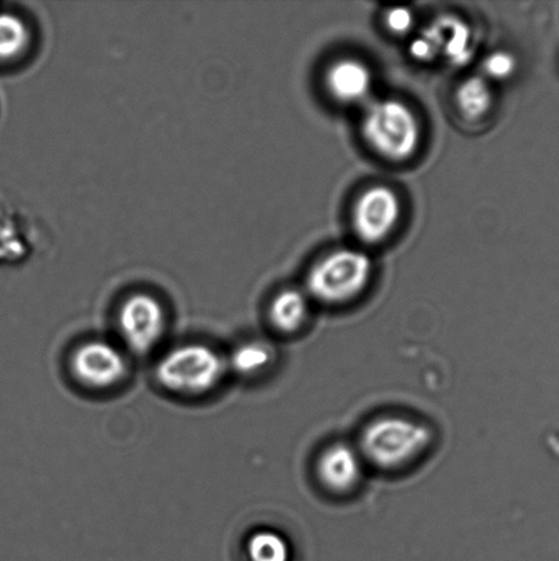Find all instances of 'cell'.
I'll use <instances>...</instances> for the list:
<instances>
[{
  "label": "cell",
  "instance_id": "7",
  "mask_svg": "<svg viewBox=\"0 0 559 561\" xmlns=\"http://www.w3.org/2000/svg\"><path fill=\"white\" fill-rule=\"evenodd\" d=\"M71 370L82 385L108 389L118 385L128 371L123 352L106 341H88L71 357Z\"/></svg>",
  "mask_w": 559,
  "mask_h": 561
},
{
  "label": "cell",
  "instance_id": "17",
  "mask_svg": "<svg viewBox=\"0 0 559 561\" xmlns=\"http://www.w3.org/2000/svg\"><path fill=\"white\" fill-rule=\"evenodd\" d=\"M385 24L394 35H407L415 25V14L409 8H393L387 11Z\"/></svg>",
  "mask_w": 559,
  "mask_h": 561
},
{
  "label": "cell",
  "instance_id": "4",
  "mask_svg": "<svg viewBox=\"0 0 559 561\" xmlns=\"http://www.w3.org/2000/svg\"><path fill=\"white\" fill-rule=\"evenodd\" d=\"M224 370L226 363L211 346L186 344L159 360L156 378L163 388L174 393L200 396L218 387Z\"/></svg>",
  "mask_w": 559,
  "mask_h": 561
},
{
  "label": "cell",
  "instance_id": "8",
  "mask_svg": "<svg viewBox=\"0 0 559 561\" xmlns=\"http://www.w3.org/2000/svg\"><path fill=\"white\" fill-rule=\"evenodd\" d=\"M364 459L359 448L347 443H334L317 459L316 474L328 492L348 494L363 478Z\"/></svg>",
  "mask_w": 559,
  "mask_h": 561
},
{
  "label": "cell",
  "instance_id": "14",
  "mask_svg": "<svg viewBox=\"0 0 559 561\" xmlns=\"http://www.w3.org/2000/svg\"><path fill=\"white\" fill-rule=\"evenodd\" d=\"M276 352L265 341H249L235 348L230 357V366L241 376H255L272 365Z\"/></svg>",
  "mask_w": 559,
  "mask_h": 561
},
{
  "label": "cell",
  "instance_id": "1",
  "mask_svg": "<svg viewBox=\"0 0 559 561\" xmlns=\"http://www.w3.org/2000/svg\"><path fill=\"white\" fill-rule=\"evenodd\" d=\"M432 443L424 423L399 415H385L366 423L359 450L364 461L381 470H398L423 455Z\"/></svg>",
  "mask_w": 559,
  "mask_h": 561
},
{
  "label": "cell",
  "instance_id": "2",
  "mask_svg": "<svg viewBox=\"0 0 559 561\" xmlns=\"http://www.w3.org/2000/svg\"><path fill=\"white\" fill-rule=\"evenodd\" d=\"M363 136L372 150L387 161L405 162L419 150L420 121L407 103L381 99L365 110Z\"/></svg>",
  "mask_w": 559,
  "mask_h": 561
},
{
  "label": "cell",
  "instance_id": "10",
  "mask_svg": "<svg viewBox=\"0 0 559 561\" xmlns=\"http://www.w3.org/2000/svg\"><path fill=\"white\" fill-rule=\"evenodd\" d=\"M434 42L440 57L462 68L474 57V33L467 22L457 16L443 15L424 31Z\"/></svg>",
  "mask_w": 559,
  "mask_h": 561
},
{
  "label": "cell",
  "instance_id": "9",
  "mask_svg": "<svg viewBox=\"0 0 559 561\" xmlns=\"http://www.w3.org/2000/svg\"><path fill=\"white\" fill-rule=\"evenodd\" d=\"M374 76L369 65L356 58L338 59L328 68L326 87L334 101L358 104L370 96Z\"/></svg>",
  "mask_w": 559,
  "mask_h": 561
},
{
  "label": "cell",
  "instance_id": "3",
  "mask_svg": "<svg viewBox=\"0 0 559 561\" xmlns=\"http://www.w3.org/2000/svg\"><path fill=\"white\" fill-rule=\"evenodd\" d=\"M374 273L371 257L363 251L339 249L322 257L306 278L308 296L327 306L358 299Z\"/></svg>",
  "mask_w": 559,
  "mask_h": 561
},
{
  "label": "cell",
  "instance_id": "5",
  "mask_svg": "<svg viewBox=\"0 0 559 561\" xmlns=\"http://www.w3.org/2000/svg\"><path fill=\"white\" fill-rule=\"evenodd\" d=\"M403 203L396 191L387 185L365 190L356 202L352 224L356 236L365 244H380L397 228Z\"/></svg>",
  "mask_w": 559,
  "mask_h": 561
},
{
  "label": "cell",
  "instance_id": "16",
  "mask_svg": "<svg viewBox=\"0 0 559 561\" xmlns=\"http://www.w3.org/2000/svg\"><path fill=\"white\" fill-rule=\"evenodd\" d=\"M519 60L509 51L491 53L484 62V76L489 81H506L516 75Z\"/></svg>",
  "mask_w": 559,
  "mask_h": 561
},
{
  "label": "cell",
  "instance_id": "12",
  "mask_svg": "<svg viewBox=\"0 0 559 561\" xmlns=\"http://www.w3.org/2000/svg\"><path fill=\"white\" fill-rule=\"evenodd\" d=\"M456 103L465 118L470 121L485 118L494 104L490 81L484 76H473L464 80L457 88Z\"/></svg>",
  "mask_w": 559,
  "mask_h": 561
},
{
  "label": "cell",
  "instance_id": "13",
  "mask_svg": "<svg viewBox=\"0 0 559 561\" xmlns=\"http://www.w3.org/2000/svg\"><path fill=\"white\" fill-rule=\"evenodd\" d=\"M32 32L24 19L13 13H0V64H11L27 53Z\"/></svg>",
  "mask_w": 559,
  "mask_h": 561
},
{
  "label": "cell",
  "instance_id": "18",
  "mask_svg": "<svg viewBox=\"0 0 559 561\" xmlns=\"http://www.w3.org/2000/svg\"><path fill=\"white\" fill-rule=\"evenodd\" d=\"M410 57L419 60V62H432V60L440 57L434 42L431 41L430 36L426 32H421L419 36H416L409 44Z\"/></svg>",
  "mask_w": 559,
  "mask_h": 561
},
{
  "label": "cell",
  "instance_id": "15",
  "mask_svg": "<svg viewBox=\"0 0 559 561\" xmlns=\"http://www.w3.org/2000/svg\"><path fill=\"white\" fill-rule=\"evenodd\" d=\"M249 561H290V546L282 535L260 530L252 535L246 546Z\"/></svg>",
  "mask_w": 559,
  "mask_h": 561
},
{
  "label": "cell",
  "instance_id": "11",
  "mask_svg": "<svg viewBox=\"0 0 559 561\" xmlns=\"http://www.w3.org/2000/svg\"><path fill=\"white\" fill-rule=\"evenodd\" d=\"M268 313L278 332H299L310 317V296L300 289H283L273 297Z\"/></svg>",
  "mask_w": 559,
  "mask_h": 561
},
{
  "label": "cell",
  "instance_id": "6",
  "mask_svg": "<svg viewBox=\"0 0 559 561\" xmlns=\"http://www.w3.org/2000/svg\"><path fill=\"white\" fill-rule=\"evenodd\" d=\"M118 322L120 334L129 348L137 354H145L163 337L166 312L155 296L140 291L125 299Z\"/></svg>",
  "mask_w": 559,
  "mask_h": 561
}]
</instances>
